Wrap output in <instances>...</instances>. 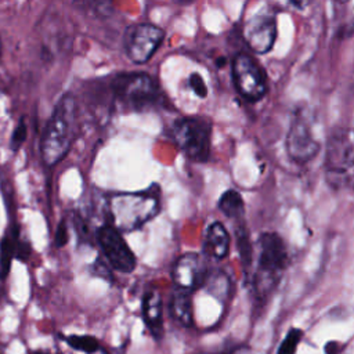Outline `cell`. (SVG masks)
I'll return each instance as SVG.
<instances>
[{
	"mask_svg": "<svg viewBox=\"0 0 354 354\" xmlns=\"http://www.w3.org/2000/svg\"><path fill=\"white\" fill-rule=\"evenodd\" d=\"M160 210V189L156 184L136 191L116 192L105 198L106 221L120 232L141 228Z\"/></svg>",
	"mask_w": 354,
	"mask_h": 354,
	"instance_id": "6da1fadb",
	"label": "cell"
},
{
	"mask_svg": "<svg viewBox=\"0 0 354 354\" xmlns=\"http://www.w3.org/2000/svg\"><path fill=\"white\" fill-rule=\"evenodd\" d=\"M75 122L76 100L66 93L58 100L40 140V156L46 166L58 165L69 152L75 137Z\"/></svg>",
	"mask_w": 354,
	"mask_h": 354,
	"instance_id": "7a4b0ae2",
	"label": "cell"
},
{
	"mask_svg": "<svg viewBox=\"0 0 354 354\" xmlns=\"http://www.w3.org/2000/svg\"><path fill=\"white\" fill-rule=\"evenodd\" d=\"M325 178L336 191H354V130L337 129L326 142Z\"/></svg>",
	"mask_w": 354,
	"mask_h": 354,
	"instance_id": "3957f363",
	"label": "cell"
},
{
	"mask_svg": "<svg viewBox=\"0 0 354 354\" xmlns=\"http://www.w3.org/2000/svg\"><path fill=\"white\" fill-rule=\"evenodd\" d=\"M115 101L126 111L144 112L162 101L156 82L145 72H120L111 80Z\"/></svg>",
	"mask_w": 354,
	"mask_h": 354,
	"instance_id": "277c9868",
	"label": "cell"
},
{
	"mask_svg": "<svg viewBox=\"0 0 354 354\" xmlns=\"http://www.w3.org/2000/svg\"><path fill=\"white\" fill-rule=\"evenodd\" d=\"M170 136L183 155L192 162H206L210 156L212 123L202 116H183L173 122Z\"/></svg>",
	"mask_w": 354,
	"mask_h": 354,
	"instance_id": "5b68a950",
	"label": "cell"
},
{
	"mask_svg": "<svg viewBox=\"0 0 354 354\" xmlns=\"http://www.w3.org/2000/svg\"><path fill=\"white\" fill-rule=\"evenodd\" d=\"M257 248L254 285L260 295H266L278 283L288 263V252L281 236L274 232L261 234Z\"/></svg>",
	"mask_w": 354,
	"mask_h": 354,
	"instance_id": "8992f818",
	"label": "cell"
},
{
	"mask_svg": "<svg viewBox=\"0 0 354 354\" xmlns=\"http://www.w3.org/2000/svg\"><path fill=\"white\" fill-rule=\"evenodd\" d=\"M95 242L101 249L102 257L109 263V266L123 274L131 272L136 266V254L124 241L122 232L109 223H104L97 227Z\"/></svg>",
	"mask_w": 354,
	"mask_h": 354,
	"instance_id": "52a82bcc",
	"label": "cell"
},
{
	"mask_svg": "<svg viewBox=\"0 0 354 354\" xmlns=\"http://www.w3.org/2000/svg\"><path fill=\"white\" fill-rule=\"evenodd\" d=\"M165 32L152 24H134L124 32V53L134 64H145L162 44Z\"/></svg>",
	"mask_w": 354,
	"mask_h": 354,
	"instance_id": "ba28073f",
	"label": "cell"
},
{
	"mask_svg": "<svg viewBox=\"0 0 354 354\" xmlns=\"http://www.w3.org/2000/svg\"><path fill=\"white\" fill-rule=\"evenodd\" d=\"M318 151L319 141L310 118L297 112L286 134V152L289 158L297 163H307L315 158Z\"/></svg>",
	"mask_w": 354,
	"mask_h": 354,
	"instance_id": "9c48e42d",
	"label": "cell"
},
{
	"mask_svg": "<svg viewBox=\"0 0 354 354\" xmlns=\"http://www.w3.org/2000/svg\"><path fill=\"white\" fill-rule=\"evenodd\" d=\"M232 79L238 93L248 101H259L267 91L266 76L250 55L241 53L232 61Z\"/></svg>",
	"mask_w": 354,
	"mask_h": 354,
	"instance_id": "30bf717a",
	"label": "cell"
},
{
	"mask_svg": "<svg viewBox=\"0 0 354 354\" xmlns=\"http://www.w3.org/2000/svg\"><path fill=\"white\" fill-rule=\"evenodd\" d=\"M207 268L205 260L198 253L181 254L171 267V281L174 288L194 292L205 285L207 279Z\"/></svg>",
	"mask_w": 354,
	"mask_h": 354,
	"instance_id": "8fae6325",
	"label": "cell"
},
{
	"mask_svg": "<svg viewBox=\"0 0 354 354\" xmlns=\"http://www.w3.org/2000/svg\"><path fill=\"white\" fill-rule=\"evenodd\" d=\"M243 40L257 54L268 53L277 39V22L270 14L252 17L243 26Z\"/></svg>",
	"mask_w": 354,
	"mask_h": 354,
	"instance_id": "7c38bea8",
	"label": "cell"
},
{
	"mask_svg": "<svg viewBox=\"0 0 354 354\" xmlns=\"http://www.w3.org/2000/svg\"><path fill=\"white\" fill-rule=\"evenodd\" d=\"M30 256V246L18 236L17 231H7L0 241V279L8 277L14 259L21 261Z\"/></svg>",
	"mask_w": 354,
	"mask_h": 354,
	"instance_id": "4fadbf2b",
	"label": "cell"
},
{
	"mask_svg": "<svg viewBox=\"0 0 354 354\" xmlns=\"http://www.w3.org/2000/svg\"><path fill=\"white\" fill-rule=\"evenodd\" d=\"M142 321L155 340L163 336V301L158 290L149 289L144 293L141 300Z\"/></svg>",
	"mask_w": 354,
	"mask_h": 354,
	"instance_id": "5bb4252c",
	"label": "cell"
},
{
	"mask_svg": "<svg viewBox=\"0 0 354 354\" xmlns=\"http://www.w3.org/2000/svg\"><path fill=\"white\" fill-rule=\"evenodd\" d=\"M230 245L231 238L223 223L213 221L207 225L203 238V252L207 257L217 261L224 260L230 253Z\"/></svg>",
	"mask_w": 354,
	"mask_h": 354,
	"instance_id": "9a60e30c",
	"label": "cell"
},
{
	"mask_svg": "<svg viewBox=\"0 0 354 354\" xmlns=\"http://www.w3.org/2000/svg\"><path fill=\"white\" fill-rule=\"evenodd\" d=\"M169 313L171 319L180 326H191L194 322L192 293L174 288L169 300Z\"/></svg>",
	"mask_w": 354,
	"mask_h": 354,
	"instance_id": "2e32d148",
	"label": "cell"
},
{
	"mask_svg": "<svg viewBox=\"0 0 354 354\" xmlns=\"http://www.w3.org/2000/svg\"><path fill=\"white\" fill-rule=\"evenodd\" d=\"M218 209L228 218H232V220L242 218L245 213V206H243V199L241 194L235 189L225 191L218 199Z\"/></svg>",
	"mask_w": 354,
	"mask_h": 354,
	"instance_id": "e0dca14e",
	"label": "cell"
},
{
	"mask_svg": "<svg viewBox=\"0 0 354 354\" xmlns=\"http://www.w3.org/2000/svg\"><path fill=\"white\" fill-rule=\"evenodd\" d=\"M62 339L72 348L86 354H94L101 348L100 342L91 335H68L64 336Z\"/></svg>",
	"mask_w": 354,
	"mask_h": 354,
	"instance_id": "ac0fdd59",
	"label": "cell"
},
{
	"mask_svg": "<svg viewBox=\"0 0 354 354\" xmlns=\"http://www.w3.org/2000/svg\"><path fill=\"white\" fill-rule=\"evenodd\" d=\"M301 337H303V330L297 328H292L286 333L282 343L279 344L277 354H295L299 343L301 342Z\"/></svg>",
	"mask_w": 354,
	"mask_h": 354,
	"instance_id": "d6986e66",
	"label": "cell"
},
{
	"mask_svg": "<svg viewBox=\"0 0 354 354\" xmlns=\"http://www.w3.org/2000/svg\"><path fill=\"white\" fill-rule=\"evenodd\" d=\"M28 136V129H26V123L24 120V118L18 122V124L15 126L12 134H11V140H10V148L12 152H17L22 144L25 142Z\"/></svg>",
	"mask_w": 354,
	"mask_h": 354,
	"instance_id": "ffe728a7",
	"label": "cell"
},
{
	"mask_svg": "<svg viewBox=\"0 0 354 354\" xmlns=\"http://www.w3.org/2000/svg\"><path fill=\"white\" fill-rule=\"evenodd\" d=\"M113 270L109 263L102 257H98L93 266H91V272L93 275L98 277V278H102V279H106V281H112V271Z\"/></svg>",
	"mask_w": 354,
	"mask_h": 354,
	"instance_id": "44dd1931",
	"label": "cell"
},
{
	"mask_svg": "<svg viewBox=\"0 0 354 354\" xmlns=\"http://www.w3.org/2000/svg\"><path fill=\"white\" fill-rule=\"evenodd\" d=\"M188 84L198 97L205 98L207 95V87L199 73H191L188 77Z\"/></svg>",
	"mask_w": 354,
	"mask_h": 354,
	"instance_id": "7402d4cb",
	"label": "cell"
},
{
	"mask_svg": "<svg viewBox=\"0 0 354 354\" xmlns=\"http://www.w3.org/2000/svg\"><path fill=\"white\" fill-rule=\"evenodd\" d=\"M69 241V230H68V224L65 220L59 221L57 231H55V236H54V243L57 248H64Z\"/></svg>",
	"mask_w": 354,
	"mask_h": 354,
	"instance_id": "603a6c76",
	"label": "cell"
},
{
	"mask_svg": "<svg viewBox=\"0 0 354 354\" xmlns=\"http://www.w3.org/2000/svg\"><path fill=\"white\" fill-rule=\"evenodd\" d=\"M33 354H50V353H47V351H35Z\"/></svg>",
	"mask_w": 354,
	"mask_h": 354,
	"instance_id": "cb8c5ba5",
	"label": "cell"
},
{
	"mask_svg": "<svg viewBox=\"0 0 354 354\" xmlns=\"http://www.w3.org/2000/svg\"><path fill=\"white\" fill-rule=\"evenodd\" d=\"M336 1H339V3H346V1H348V0H336Z\"/></svg>",
	"mask_w": 354,
	"mask_h": 354,
	"instance_id": "d4e9b609",
	"label": "cell"
},
{
	"mask_svg": "<svg viewBox=\"0 0 354 354\" xmlns=\"http://www.w3.org/2000/svg\"><path fill=\"white\" fill-rule=\"evenodd\" d=\"M0 57H1V40H0Z\"/></svg>",
	"mask_w": 354,
	"mask_h": 354,
	"instance_id": "484cf974",
	"label": "cell"
},
{
	"mask_svg": "<svg viewBox=\"0 0 354 354\" xmlns=\"http://www.w3.org/2000/svg\"><path fill=\"white\" fill-rule=\"evenodd\" d=\"M184 1H194V0H184Z\"/></svg>",
	"mask_w": 354,
	"mask_h": 354,
	"instance_id": "4316f807",
	"label": "cell"
},
{
	"mask_svg": "<svg viewBox=\"0 0 354 354\" xmlns=\"http://www.w3.org/2000/svg\"><path fill=\"white\" fill-rule=\"evenodd\" d=\"M0 354H3V353H1V351H0Z\"/></svg>",
	"mask_w": 354,
	"mask_h": 354,
	"instance_id": "83f0119b",
	"label": "cell"
}]
</instances>
